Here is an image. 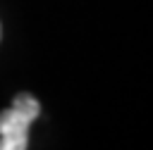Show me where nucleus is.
<instances>
[{
  "label": "nucleus",
  "mask_w": 153,
  "mask_h": 150,
  "mask_svg": "<svg viewBox=\"0 0 153 150\" xmlns=\"http://www.w3.org/2000/svg\"><path fill=\"white\" fill-rule=\"evenodd\" d=\"M38 114V100L29 93H19L12 105L0 112V150H26L29 126Z\"/></svg>",
  "instance_id": "f257e3e1"
},
{
  "label": "nucleus",
  "mask_w": 153,
  "mask_h": 150,
  "mask_svg": "<svg viewBox=\"0 0 153 150\" xmlns=\"http://www.w3.org/2000/svg\"><path fill=\"white\" fill-rule=\"evenodd\" d=\"M0 33H2V31H0Z\"/></svg>",
  "instance_id": "f03ea898"
}]
</instances>
